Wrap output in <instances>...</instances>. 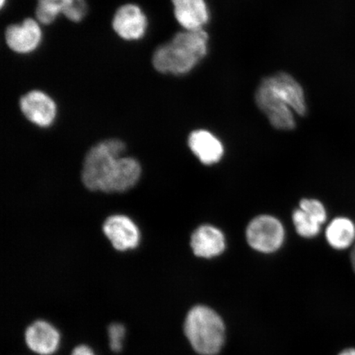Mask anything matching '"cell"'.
I'll return each instance as SVG.
<instances>
[{"label":"cell","instance_id":"obj_21","mask_svg":"<svg viewBox=\"0 0 355 355\" xmlns=\"http://www.w3.org/2000/svg\"><path fill=\"white\" fill-rule=\"evenodd\" d=\"M87 10L86 0H73L72 3L66 8L63 15L70 21L79 22L86 16Z\"/></svg>","mask_w":355,"mask_h":355},{"label":"cell","instance_id":"obj_16","mask_svg":"<svg viewBox=\"0 0 355 355\" xmlns=\"http://www.w3.org/2000/svg\"><path fill=\"white\" fill-rule=\"evenodd\" d=\"M328 243L337 250H344L355 243V225L352 220L338 217L333 220L326 230Z\"/></svg>","mask_w":355,"mask_h":355},{"label":"cell","instance_id":"obj_15","mask_svg":"<svg viewBox=\"0 0 355 355\" xmlns=\"http://www.w3.org/2000/svg\"><path fill=\"white\" fill-rule=\"evenodd\" d=\"M276 90L294 112L299 115L306 113V103L303 88L291 75L279 73L274 76L266 78Z\"/></svg>","mask_w":355,"mask_h":355},{"label":"cell","instance_id":"obj_4","mask_svg":"<svg viewBox=\"0 0 355 355\" xmlns=\"http://www.w3.org/2000/svg\"><path fill=\"white\" fill-rule=\"evenodd\" d=\"M256 101L275 128L291 130L295 127L294 111L266 78L257 89Z\"/></svg>","mask_w":355,"mask_h":355},{"label":"cell","instance_id":"obj_20","mask_svg":"<svg viewBox=\"0 0 355 355\" xmlns=\"http://www.w3.org/2000/svg\"><path fill=\"white\" fill-rule=\"evenodd\" d=\"M125 327L121 323H111L108 327L110 348L115 353L121 352L123 349V340L125 337Z\"/></svg>","mask_w":355,"mask_h":355},{"label":"cell","instance_id":"obj_12","mask_svg":"<svg viewBox=\"0 0 355 355\" xmlns=\"http://www.w3.org/2000/svg\"><path fill=\"white\" fill-rule=\"evenodd\" d=\"M191 247L195 255L204 259L219 256L225 248L224 234L214 226H200L191 238Z\"/></svg>","mask_w":355,"mask_h":355},{"label":"cell","instance_id":"obj_6","mask_svg":"<svg viewBox=\"0 0 355 355\" xmlns=\"http://www.w3.org/2000/svg\"><path fill=\"white\" fill-rule=\"evenodd\" d=\"M20 109L30 122L39 127L51 126L56 118L55 102L42 91L29 92L22 96Z\"/></svg>","mask_w":355,"mask_h":355},{"label":"cell","instance_id":"obj_18","mask_svg":"<svg viewBox=\"0 0 355 355\" xmlns=\"http://www.w3.org/2000/svg\"><path fill=\"white\" fill-rule=\"evenodd\" d=\"M293 222H294L296 232L302 237L313 238L317 236L320 232L322 225L320 222L301 208L293 213Z\"/></svg>","mask_w":355,"mask_h":355},{"label":"cell","instance_id":"obj_5","mask_svg":"<svg viewBox=\"0 0 355 355\" xmlns=\"http://www.w3.org/2000/svg\"><path fill=\"white\" fill-rule=\"evenodd\" d=\"M247 241L254 250L270 254L282 247L285 230L277 218L260 216L252 220L246 230Z\"/></svg>","mask_w":355,"mask_h":355},{"label":"cell","instance_id":"obj_11","mask_svg":"<svg viewBox=\"0 0 355 355\" xmlns=\"http://www.w3.org/2000/svg\"><path fill=\"white\" fill-rule=\"evenodd\" d=\"M25 341L28 347L40 355H51L59 349L60 334L50 322L37 320L26 328Z\"/></svg>","mask_w":355,"mask_h":355},{"label":"cell","instance_id":"obj_8","mask_svg":"<svg viewBox=\"0 0 355 355\" xmlns=\"http://www.w3.org/2000/svg\"><path fill=\"white\" fill-rule=\"evenodd\" d=\"M103 232L115 250L126 251L139 245V230L130 218L122 215L109 216L103 224Z\"/></svg>","mask_w":355,"mask_h":355},{"label":"cell","instance_id":"obj_7","mask_svg":"<svg viewBox=\"0 0 355 355\" xmlns=\"http://www.w3.org/2000/svg\"><path fill=\"white\" fill-rule=\"evenodd\" d=\"M112 26L119 37L126 41H137L145 35L148 19L139 6L128 3L115 12Z\"/></svg>","mask_w":355,"mask_h":355},{"label":"cell","instance_id":"obj_25","mask_svg":"<svg viewBox=\"0 0 355 355\" xmlns=\"http://www.w3.org/2000/svg\"><path fill=\"white\" fill-rule=\"evenodd\" d=\"M4 2H6V0H1V6L2 7L4 6Z\"/></svg>","mask_w":355,"mask_h":355},{"label":"cell","instance_id":"obj_10","mask_svg":"<svg viewBox=\"0 0 355 355\" xmlns=\"http://www.w3.org/2000/svg\"><path fill=\"white\" fill-rule=\"evenodd\" d=\"M141 173L139 163L135 158H119L101 191L105 193L125 192L137 183Z\"/></svg>","mask_w":355,"mask_h":355},{"label":"cell","instance_id":"obj_2","mask_svg":"<svg viewBox=\"0 0 355 355\" xmlns=\"http://www.w3.org/2000/svg\"><path fill=\"white\" fill-rule=\"evenodd\" d=\"M225 324L214 310L195 306L184 322V333L191 345L202 355H216L225 341Z\"/></svg>","mask_w":355,"mask_h":355},{"label":"cell","instance_id":"obj_13","mask_svg":"<svg viewBox=\"0 0 355 355\" xmlns=\"http://www.w3.org/2000/svg\"><path fill=\"white\" fill-rule=\"evenodd\" d=\"M175 19L186 31L202 30L209 20L204 0H172Z\"/></svg>","mask_w":355,"mask_h":355},{"label":"cell","instance_id":"obj_17","mask_svg":"<svg viewBox=\"0 0 355 355\" xmlns=\"http://www.w3.org/2000/svg\"><path fill=\"white\" fill-rule=\"evenodd\" d=\"M72 2L73 0H37L35 10L37 21L44 25L51 24Z\"/></svg>","mask_w":355,"mask_h":355},{"label":"cell","instance_id":"obj_24","mask_svg":"<svg viewBox=\"0 0 355 355\" xmlns=\"http://www.w3.org/2000/svg\"><path fill=\"white\" fill-rule=\"evenodd\" d=\"M352 263L353 268L355 272V243H354L353 250L352 252Z\"/></svg>","mask_w":355,"mask_h":355},{"label":"cell","instance_id":"obj_9","mask_svg":"<svg viewBox=\"0 0 355 355\" xmlns=\"http://www.w3.org/2000/svg\"><path fill=\"white\" fill-rule=\"evenodd\" d=\"M42 40V31L39 21L26 19L20 24L8 26L6 41L13 52L29 54L37 50Z\"/></svg>","mask_w":355,"mask_h":355},{"label":"cell","instance_id":"obj_14","mask_svg":"<svg viewBox=\"0 0 355 355\" xmlns=\"http://www.w3.org/2000/svg\"><path fill=\"white\" fill-rule=\"evenodd\" d=\"M189 146L199 161L205 165H213L220 162L223 157V145L211 132L206 130H197L191 133Z\"/></svg>","mask_w":355,"mask_h":355},{"label":"cell","instance_id":"obj_3","mask_svg":"<svg viewBox=\"0 0 355 355\" xmlns=\"http://www.w3.org/2000/svg\"><path fill=\"white\" fill-rule=\"evenodd\" d=\"M125 150V144L119 139L101 141L88 150L84 159L82 181L92 191H101L119 158Z\"/></svg>","mask_w":355,"mask_h":355},{"label":"cell","instance_id":"obj_1","mask_svg":"<svg viewBox=\"0 0 355 355\" xmlns=\"http://www.w3.org/2000/svg\"><path fill=\"white\" fill-rule=\"evenodd\" d=\"M208 35L203 29L177 33L153 56L154 68L162 73L182 75L190 72L207 53Z\"/></svg>","mask_w":355,"mask_h":355},{"label":"cell","instance_id":"obj_23","mask_svg":"<svg viewBox=\"0 0 355 355\" xmlns=\"http://www.w3.org/2000/svg\"><path fill=\"white\" fill-rule=\"evenodd\" d=\"M339 355H355V349H345Z\"/></svg>","mask_w":355,"mask_h":355},{"label":"cell","instance_id":"obj_19","mask_svg":"<svg viewBox=\"0 0 355 355\" xmlns=\"http://www.w3.org/2000/svg\"><path fill=\"white\" fill-rule=\"evenodd\" d=\"M300 208L314 217L322 225L327 220V211L321 202L316 199H303L300 202Z\"/></svg>","mask_w":355,"mask_h":355},{"label":"cell","instance_id":"obj_22","mask_svg":"<svg viewBox=\"0 0 355 355\" xmlns=\"http://www.w3.org/2000/svg\"><path fill=\"white\" fill-rule=\"evenodd\" d=\"M71 355H96L93 350L87 345H81L75 347Z\"/></svg>","mask_w":355,"mask_h":355}]
</instances>
